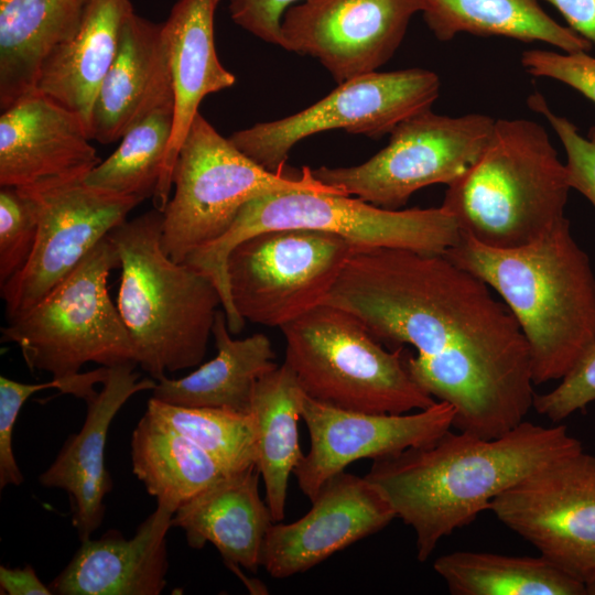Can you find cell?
<instances>
[{
	"label": "cell",
	"mask_w": 595,
	"mask_h": 595,
	"mask_svg": "<svg viewBox=\"0 0 595 595\" xmlns=\"http://www.w3.org/2000/svg\"><path fill=\"white\" fill-rule=\"evenodd\" d=\"M136 363L107 367L101 391L87 402V414L78 433L64 443L54 462L39 476L42 486L60 488L73 501V526L80 540L89 539L105 516L106 495L112 488L105 466V446L112 419L128 399L153 390L156 380L134 371Z\"/></svg>",
	"instance_id": "cell-19"
},
{
	"label": "cell",
	"mask_w": 595,
	"mask_h": 595,
	"mask_svg": "<svg viewBox=\"0 0 595 595\" xmlns=\"http://www.w3.org/2000/svg\"><path fill=\"white\" fill-rule=\"evenodd\" d=\"M172 183L173 196L162 212L161 246L176 262L223 236L256 197L292 191L345 195L315 180L307 166L298 175L264 170L199 112L178 151Z\"/></svg>",
	"instance_id": "cell-9"
},
{
	"label": "cell",
	"mask_w": 595,
	"mask_h": 595,
	"mask_svg": "<svg viewBox=\"0 0 595 595\" xmlns=\"http://www.w3.org/2000/svg\"><path fill=\"white\" fill-rule=\"evenodd\" d=\"M433 569L453 595H585L584 583L541 554L455 551Z\"/></svg>",
	"instance_id": "cell-30"
},
{
	"label": "cell",
	"mask_w": 595,
	"mask_h": 595,
	"mask_svg": "<svg viewBox=\"0 0 595 595\" xmlns=\"http://www.w3.org/2000/svg\"><path fill=\"white\" fill-rule=\"evenodd\" d=\"M120 261L105 237L52 291L8 320L1 340L15 344L31 371L50 372L63 393L97 394L107 367L136 363L131 335L110 299L108 277Z\"/></svg>",
	"instance_id": "cell-6"
},
{
	"label": "cell",
	"mask_w": 595,
	"mask_h": 595,
	"mask_svg": "<svg viewBox=\"0 0 595 595\" xmlns=\"http://www.w3.org/2000/svg\"><path fill=\"white\" fill-rule=\"evenodd\" d=\"M311 501L302 518L269 528L260 566L272 577L303 573L397 518L376 485L345 470L327 479Z\"/></svg>",
	"instance_id": "cell-17"
},
{
	"label": "cell",
	"mask_w": 595,
	"mask_h": 595,
	"mask_svg": "<svg viewBox=\"0 0 595 595\" xmlns=\"http://www.w3.org/2000/svg\"><path fill=\"white\" fill-rule=\"evenodd\" d=\"M585 595H595V576L584 583Z\"/></svg>",
	"instance_id": "cell-41"
},
{
	"label": "cell",
	"mask_w": 595,
	"mask_h": 595,
	"mask_svg": "<svg viewBox=\"0 0 595 595\" xmlns=\"http://www.w3.org/2000/svg\"><path fill=\"white\" fill-rule=\"evenodd\" d=\"M354 249L344 237L309 229L256 234L227 259L232 305L246 322L281 327L322 304Z\"/></svg>",
	"instance_id": "cell-11"
},
{
	"label": "cell",
	"mask_w": 595,
	"mask_h": 595,
	"mask_svg": "<svg viewBox=\"0 0 595 595\" xmlns=\"http://www.w3.org/2000/svg\"><path fill=\"white\" fill-rule=\"evenodd\" d=\"M174 106L163 107L133 126L119 147L85 177L94 187L142 202L159 186L173 129Z\"/></svg>",
	"instance_id": "cell-31"
},
{
	"label": "cell",
	"mask_w": 595,
	"mask_h": 595,
	"mask_svg": "<svg viewBox=\"0 0 595 595\" xmlns=\"http://www.w3.org/2000/svg\"><path fill=\"white\" fill-rule=\"evenodd\" d=\"M305 394L340 409L403 414L436 402L411 377L409 354L386 349L348 312L320 304L280 327Z\"/></svg>",
	"instance_id": "cell-8"
},
{
	"label": "cell",
	"mask_w": 595,
	"mask_h": 595,
	"mask_svg": "<svg viewBox=\"0 0 595 595\" xmlns=\"http://www.w3.org/2000/svg\"><path fill=\"white\" fill-rule=\"evenodd\" d=\"M161 232L162 212L153 207L107 236L120 261L118 311L137 364L156 381L202 363L221 305L207 275L164 252Z\"/></svg>",
	"instance_id": "cell-4"
},
{
	"label": "cell",
	"mask_w": 595,
	"mask_h": 595,
	"mask_svg": "<svg viewBox=\"0 0 595 595\" xmlns=\"http://www.w3.org/2000/svg\"><path fill=\"white\" fill-rule=\"evenodd\" d=\"M37 223V202L28 188L0 186V288L26 266Z\"/></svg>",
	"instance_id": "cell-33"
},
{
	"label": "cell",
	"mask_w": 595,
	"mask_h": 595,
	"mask_svg": "<svg viewBox=\"0 0 595 595\" xmlns=\"http://www.w3.org/2000/svg\"><path fill=\"white\" fill-rule=\"evenodd\" d=\"M167 106H174V93L163 23L132 11L93 107L90 138L113 143L147 116Z\"/></svg>",
	"instance_id": "cell-20"
},
{
	"label": "cell",
	"mask_w": 595,
	"mask_h": 595,
	"mask_svg": "<svg viewBox=\"0 0 595 595\" xmlns=\"http://www.w3.org/2000/svg\"><path fill=\"white\" fill-rule=\"evenodd\" d=\"M496 291L529 345L534 386L563 379L595 343V274L567 218L517 248L462 232L443 253Z\"/></svg>",
	"instance_id": "cell-3"
},
{
	"label": "cell",
	"mask_w": 595,
	"mask_h": 595,
	"mask_svg": "<svg viewBox=\"0 0 595 595\" xmlns=\"http://www.w3.org/2000/svg\"><path fill=\"white\" fill-rule=\"evenodd\" d=\"M575 33L595 43V0H547Z\"/></svg>",
	"instance_id": "cell-39"
},
{
	"label": "cell",
	"mask_w": 595,
	"mask_h": 595,
	"mask_svg": "<svg viewBox=\"0 0 595 595\" xmlns=\"http://www.w3.org/2000/svg\"><path fill=\"white\" fill-rule=\"evenodd\" d=\"M132 472L156 504L176 509L229 475L216 459L147 411L131 436Z\"/></svg>",
	"instance_id": "cell-29"
},
{
	"label": "cell",
	"mask_w": 595,
	"mask_h": 595,
	"mask_svg": "<svg viewBox=\"0 0 595 595\" xmlns=\"http://www.w3.org/2000/svg\"><path fill=\"white\" fill-rule=\"evenodd\" d=\"M212 335L216 356L185 377L158 380L152 397L175 405L250 412L257 381L278 366L272 343L261 333L234 339L224 310L216 313Z\"/></svg>",
	"instance_id": "cell-26"
},
{
	"label": "cell",
	"mask_w": 595,
	"mask_h": 595,
	"mask_svg": "<svg viewBox=\"0 0 595 595\" xmlns=\"http://www.w3.org/2000/svg\"><path fill=\"white\" fill-rule=\"evenodd\" d=\"M281 229L338 235L355 248H400L431 255H443L462 236L455 217L442 206L393 210L349 195L307 191L256 197L240 209L223 236L184 261L215 283L231 331L240 329L245 321L236 312L229 293V253L256 234Z\"/></svg>",
	"instance_id": "cell-7"
},
{
	"label": "cell",
	"mask_w": 595,
	"mask_h": 595,
	"mask_svg": "<svg viewBox=\"0 0 595 595\" xmlns=\"http://www.w3.org/2000/svg\"><path fill=\"white\" fill-rule=\"evenodd\" d=\"M175 510L156 509L126 539L117 530L86 539L48 585L57 595H159L169 569L166 533Z\"/></svg>",
	"instance_id": "cell-21"
},
{
	"label": "cell",
	"mask_w": 595,
	"mask_h": 595,
	"mask_svg": "<svg viewBox=\"0 0 595 595\" xmlns=\"http://www.w3.org/2000/svg\"><path fill=\"white\" fill-rule=\"evenodd\" d=\"M57 389L63 393L61 380L42 383H24L4 376L0 377V488L20 486L24 478L13 454V428L24 402L35 392Z\"/></svg>",
	"instance_id": "cell-36"
},
{
	"label": "cell",
	"mask_w": 595,
	"mask_h": 595,
	"mask_svg": "<svg viewBox=\"0 0 595 595\" xmlns=\"http://www.w3.org/2000/svg\"><path fill=\"white\" fill-rule=\"evenodd\" d=\"M567 171L540 123L498 119L478 160L447 185L442 207L491 248L526 246L565 219Z\"/></svg>",
	"instance_id": "cell-5"
},
{
	"label": "cell",
	"mask_w": 595,
	"mask_h": 595,
	"mask_svg": "<svg viewBox=\"0 0 595 595\" xmlns=\"http://www.w3.org/2000/svg\"><path fill=\"white\" fill-rule=\"evenodd\" d=\"M301 0H229L231 20L258 39L280 45L285 10Z\"/></svg>",
	"instance_id": "cell-38"
},
{
	"label": "cell",
	"mask_w": 595,
	"mask_h": 595,
	"mask_svg": "<svg viewBox=\"0 0 595 595\" xmlns=\"http://www.w3.org/2000/svg\"><path fill=\"white\" fill-rule=\"evenodd\" d=\"M132 11L130 0H89L77 33L41 69L36 93L79 115L89 136L96 97Z\"/></svg>",
	"instance_id": "cell-24"
},
{
	"label": "cell",
	"mask_w": 595,
	"mask_h": 595,
	"mask_svg": "<svg viewBox=\"0 0 595 595\" xmlns=\"http://www.w3.org/2000/svg\"><path fill=\"white\" fill-rule=\"evenodd\" d=\"M530 109L542 115L551 125L566 153V171L571 188L585 196L595 207V127L582 136L577 127L554 113L538 91L528 97Z\"/></svg>",
	"instance_id": "cell-34"
},
{
	"label": "cell",
	"mask_w": 595,
	"mask_h": 595,
	"mask_svg": "<svg viewBox=\"0 0 595 595\" xmlns=\"http://www.w3.org/2000/svg\"><path fill=\"white\" fill-rule=\"evenodd\" d=\"M89 0H0V110L36 93L50 56L77 33Z\"/></svg>",
	"instance_id": "cell-25"
},
{
	"label": "cell",
	"mask_w": 595,
	"mask_h": 595,
	"mask_svg": "<svg viewBox=\"0 0 595 595\" xmlns=\"http://www.w3.org/2000/svg\"><path fill=\"white\" fill-rule=\"evenodd\" d=\"M489 510L582 583L595 576V456L556 457L499 494Z\"/></svg>",
	"instance_id": "cell-13"
},
{
	"label": "cell",
	"mask_w": 595,
	"mask_h": 595,
	"mask_svg": "<svg viewBox=\"0 0 595 595\" xmlns=\"http://www.w3.org/2000/svg\"><path fill=\"white\" fill-rule=\"evenodd\" d=\"M423 19L441 42L461 33L542 42L563 52H588L592 43L554 21L538 0H420Z\"/></svg>",
	"instance_id": "cell-28"
},
{
	"label": "cell",
	"mask_w": 595,
	"mask_h": 595,
	"mask_svg": "<svg viewBox=\"0 0 595 595\" xmlns=\"http://www.w3.org/2000/svg\"><path fill=\"white\" fill-rule=\"evenodd\" d=\"M301 418L307 426L311 445L293 475L302 493L312 500L327 479L355 461H374L433 442L451 430L455 409L436 401L415 413H367L305 396Z\"/></svg>",
	"instance_id": "cell-16"
},
{
	"label": "cell",
	"mask_w": 595,
	"mask_h": 595,
	"mask_svg": "<svg viewBox=\"0 0 595 595\" xmlns=\"http://www.w3.org/2000/svg\"><path fill=\"white\" fill-rule=\"evenodd\" d=\"M259 476L253 465L223 477L184 501L174 512L171 527L184 530L191 548L202 549L209 542L227 566L256 573L263 540L274 522L259 495Z\"/></svg>",
	"instance_id": "cell-23"
},
{
	"label": "cell",
	"mask_w": 595,
	"mask_h": 595,
	"mask_svg": "<svg viewBox=\"0 0 595 595\" xmlns=\"http://www.w3.org/2000/svg\"><path fill=\"white\" fill-rule=\"evenodd\" d=\"M520 62L530 75L559 80L595 102V57L587 52L527 50Z\"/></svg>",
	"instance_id": "cell-37"
},
{
	"label": "cell",
	"mask_w": 595,
	"mask_h": 595,
	"mask_svg": "<svg viewBox=\"0 0 595 595\" xmlns=\"http://www.w3.org/2000/svg\"><path fill=\"white\" fill-rule=\"evenodd\" d=\"M0 594L6 595H51L50 586L43 584L32 565L9 569L0 566Z\"/></svg>",
	"instance_id": "cell-40"
},
{
	"label": "cell",
	"mask_w": 595,
	"mask_h": 595,
	"mask_svg": "<svg viewBox=\"0 0 595 595\" xmlns=\"http://www.w3.org/2000/svg\"><path fill=\"white\" fill-rule=\"evenodd\" d=\"M440 88L439 75L424 68L372 72L338 84L292 116L256 123L228 139L255 163L279 173L301 140L334 129L380 139L407 118L431 109Z\"/></svg>",
	"instance_id": "cell-12"
},
{
	"label": "cell",
	"mask_w": 595,
	"mask_h": 595,
	"mask_svg": "<svg viewBox=\"0 0 595 595\" xmlns=\"http://www.w3.org/2000/svg\"><path fill=\"white\" fill-rule=\"evenodd\" d=\"M305 396L296 375L283 363L259 378L251 397L250 413L257 428V467L274 522L284 519L290 475L304 456L299 419Z\"/></svg>",
	"instance_id": "cell-27"
},
{
	"label": "cell",
	"mask_w": 595,
	"mask_h": 595,
	"mask_svg": "<svg viewBox=\"0 0 595 595\" xmlns=\"http://www.w3.org/2000/svg\"><path fill=\"white\" fill-rule=\"evenodd\" d=\"M421 9L420 0H301L283 13L279 46L316 58L340 84L386 64Z\"/></svg>",
	"instance_id": "cell-15"
},
{
	"label": "cell",
	"mask_w": 595,
	"mask_h": 595,
	"mask_svg": "<svg viewBox=\"0 0 595 595\" xmlns=\"http://www.w3.org/2000/svg\"><path fill=\"white\" fill-rule=\"evenodd\" d=\"M145 411L195 443L230 474L257 465V428L250 412L175 405L153 397Z\"/></svg>",
	"instance_id": "cell-32"
},
{
	"label": "cell",
	"mask_w": 595,
	"mask_h": 595,
	"mask_svg": "<svg viewBox=\"0 0 595 595\" xmlns=\"http://www.w3.org/2000/svg\"><path fill=\"white\" fill-rule=\"evenodd\" d=\"M563 424L523 421L496 439L446 431L425 445L372 461L365 477L415 532L416 558L474 521L499 494L562 455L582 450Z\"/></svg>",
	"instance_id": "cell-2"
},
{
	"label": "cell",
	"mask_w": 595,
	"mask_h": 595,
	"mask_svg": "<svg viewBox=\"0 0 595 595\" xmlns=\"http://www.w3.org/2000/svg\"><path fill=\"white\" fill-rule=\"evenodd\" d=\"M220 0H177L163 22L174 93L173 129L163 172L152 197L163 210L173 186L172 174L181 145L199 112L202 100L235 85L236 76L220 63L214 39L215 12Z\"/></svg>",
	"instance_id": "cell-22"
},
{
	"label": "cell",
	"mask_w": 595,
	"mask_h": 595,
	"mask_svg": "<svg viewBox=\"0 0 595 595\" xmlns=\"http://www.w3.org/2000/svg\"><path fill=\"white\" fill-rule=\"evenodd\" d=\"M595 401V343L552 390L536 394L533 409L559 423Z\"/></svg>",
	"instance_id": "cell-35"
},
{
	"label": "cell",
	"mask_w": 595,
	"mask_h": 595,
	"mask_svg": "<svg viewBox=\"0 0 595 595\" xmlns=\"http://www.w3.org/2000/svg\"><path fill=\"white\" fill-rule=\"evenodd\" d=\"M82 117L34 93L0 116V186L85 178L100 163Z\"/></svg>",
	"instance_id": "cell-18"
},
{
	"label": "cell",
	"mask_w": 595,
	"mask_h": 595,
	"mask_svg": "<svg viewBox=\"0 0 595 595\" xmlns=\"http://www.w3.org/2000/svg\"><path fill=\"white\" fill-rule=\"evenodd\" d=\"M24 188L37 202V234L26 266L0 288L8 320L42 300L141 203L85 178Z\"/></svg>",
	"instance_id": "cell-14"
},
{
	"label": "cell",
	"mask_w": 595,
	"mask_h": 595,
	"mask_svg": "<svg viewBox=\"0 0 595 595\" xmlns=\"http://www.w3.org/2000/svg\"><path fill=\"white\" fill-rule=\"evenodd\" d=\"M496 119L421 111L400 122L389 143L368 161L347 167L320 166L315 180L345 195L386 209H400L412 194L433 184L450 185L478 160Z\"/></svg>",
	"instance_id": "cell-10"
},
{
	"label": "cell",
	"mask_w": 595,
	"mask_h": 595,
	"mask_svg": "<svg viewBox=\"0 0 595 595\" xmlns=\"http://www.w3.org/2000/svg\"><path fill=\"white\" fill-rule=\"evenodd\" d=\"M323 303L355 316L391 349L413 346L411 377L453 405L457 431L496 439L533 407L530 349L516 317L444 255L355 248Z\"/></svg>",
	"instance_id": "cell-1"
}]
</instances>
